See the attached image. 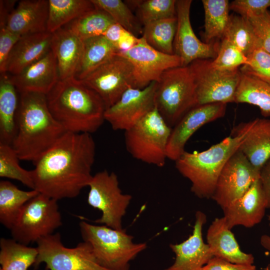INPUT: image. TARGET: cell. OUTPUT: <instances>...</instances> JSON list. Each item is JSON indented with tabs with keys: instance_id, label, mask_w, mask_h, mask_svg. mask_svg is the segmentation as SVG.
Here are the masks:
<instances>
[{
	"instance_id": "obj_1",
	"label": "cell",
	"mask_w": 270,
	"mask_h": 270,
	"mask_svg": "<svg viewBox=\"0 0 270 270\" xmlns=\"http://www.w3.org/2000/svg\"><path fill=\"white\" fill-rule=\"evenodd\" d=\"M96 150L91 134L66 132L34 163V190L58 201L76 197L92 178Z\"/></svg>"
},
{
	"instance_id": "obj_2",
	"label": "cell",
	"mask_w": 270,
	"mask_h": 270,
	"mask_svg": "<svg viewBox=\"0 0 270 270\" xmlns=\"http://www.w3.org/2000/svg\"><path fill=\"white\" fill-rule=\"evenodd\" d=\"M46 96L50 113L66 132L91 134L105 120L102 100L74 76L59 80Z\"/></svg>"
},
{
	"instance_id": "obj_3",
	"label": "cell",
	"mask_w": 270,
	"mask_h": 270,
	"mask_svg": "<svg viewBox=\"0 0 270 270\" xmlns=\"http://www.w3.org/2000/svg\"><path fill=\"white\" fill-rule=\"evenodd\" d=\"M66 132L50 113L46 94L20 93L16 132L11 145L20 160L34 164Z\"/></svg>"
},
{
	"instance_id": "obj_4",
	"label": "cell",
	"mask_w": 270,
	"mask_h": 270,
	"mask_svg": "<svg viewBox=\"0 0 270 270\" xmlns=\"http://www.w3.org/2000/svg\"><path fill=\"white\" fill-rule=\"evenodd\" d=\"M249 122L238 124L230 136L205 150L185 151L176 160L178 172L191 182V191L201 198H211L218 179L230 158L238 150L248 128Z\"/></svg>"
},
{
	"instance_id": "obj_5",
	"label": "cell",
	"mask_w": 270,
	"mask_h": 270,
	"mask_svg": "<svg viewBox=\"0 0 270 270\" xmlns=\"http://www.w3.org/2000/svg\"><path fill=\"white\" fill-rule=\"evenodd\" d=\"M79 226L84 241L90 244L100 264L108 270H129L130 261L147 248L146 243L134 242V237L124 229L84 220Z\"/></svg>"
},
{
	"instance_id": "obj_6",
	"label": "cell",
	"mask_w": 270,
	"mask_h": 270,
	"mask_svg": "<svg viewBox=\"0 0 270 270\" xmlns=\"http://www.w3.org/2000/svg\"><path fill=\"white\" fill-rule=\"evenodd\" d=\"M154 104L172 128L198 106L196 85L188 66L172 68L163 72L156 82Z\"/></svg>"
},
{
	"instance_id": "obj_7",
	"label": "cell",
	"mask_w": 270,
	"mask_h": 270,
	"mask_svg": "<svg viewBox=\"0 0 270 270\" xmlns=\"http://www.w3.org/2000/svg\"><path fill=\"white\" fill-rule=\"evenodd\" d=\"M172 128L155 108L124 131L127 151L135 159L158 167L164 166Z\"/></svg>"
},
{
	"instance_id": "obj_8",
	"label": "cell",
	"mask_w": 270,
	"mask_h": 270,
	"mask_svg": "<svg viewBox=\"0 0 270 270\" xmlns=\"http://www.w3.org/2000/svg\"><path fill=\"white\" fill-rule=\"evenodd\" d=\"M62 225L58 200L40 193L24 204L10 230L12 238L28 246Z\"/></svg>"
},
{
	"instance_id": "obj_9",
	"label": "cell",
	"mask_w": 270,
	"mask_h": 270,
	"mask_svg": "<svg viewBox=\"0 0 270 270\" xmlns=\"http://www.w3.org/2000/svg\"><path fill=\"white\" fill-rule=\"evenodd\" d=\"M36 244V268L43 262L46 270H108L100 264L88 242L68 248L64 246L60 234L56 232L41 238Z\"/></svg>"
},
{
	"instance_id": "obj_10",
	"label": "cell",
	"mask_w": 270,
	"mask_h": 270,
	"mask_svg": "<svg viewBox=\"0 0 270 270\" xmlns=\"http://www.w3.org/2000/svg\"><path fill=\"white\" fill-rule=\"evenodd\" d=\"M90 188L88 203L102 212V216L94 222L116 230H122V218L132 196L122 192L116 174L104 170L94 176Z\"/></svg>"
},
{
	"instance_id": "obj_11",
	"label": "cell",
	"mask_w": 270,
	"mask_h": 270,
	"mask_svg": "<svg viewBox=\"0 0 270 270\" xmlns=\"http://www.w3.org/2000/svg\"><path fill=\"white\" fill-rule=\"evenodd\" d=\"M196 85L198 105L234 102L241 72L214 68L212 60H196L188 66Z\"/></svg>"
},
{
	"instance_id": "obj_12",
	"label": "cell",
	"mask_w": 270,
	"mask_h": 270,
	"mask_svg": "<svg viewBox=\"0 0 270 270\" xmlns=\"http://www.w3.org/2000/svg\"><path fill=\"white\" fill-rule=\"evenodd\" d=\"M134 79L132 64L124 56L117 54L81 80L99 95L107 109L128 89L133 88Z\"/></svg>"
},
{
	"instance_id": "obj_13",
	"label": "cell",
	"mask_w": 270,
	"mask_h": 270,
	"mask_svg": "<svg viewBox=\"0 0 270 270\" xmlns=\"http://www.w3.org/2000/svg\"><path fill=\"white\" fill-rule=\"evenodd\" d=\"M256 168L238 149L223 168L211 198L222 209L241 198L260 178Z\"/></svg>"
},
{
	"instance_id": "obj_14",
	"label": "cell",
	"mask_w": 270,
	"mask_h": 270,
	"mask_svg": "<svg viewBox=\"0 0 270 270\" xmlns=\"http://www.w3.org/2000/svg\"><path fill=\"white\" fill-rule=\"evenodd\" d=\"M118 54L126 58L132 66L133 88L143 89L152 82L158 81L166 70L181 66L180 60L177 56L156 50L142 36L132 48Z\"/></svg>"
},
{
	"instance_id": "obj_15",
	"label": "cell",
	"mask_w": 270,
	"mask_h": 270,
	"mask_svg": "<svg viewBox=\"0 0 270 270\" xmlns=\"http://www.w3.org/2000/svg\"><path fill=\"white\" fill-rule=\"evenodd\" d=\"M156 82L143 89L130 88L112 106L107 108L104 119L114 130L130 128L155 108Z\"/></svg>"
},
{
	"instance_id": "obj_16",
	"label": "cell",
	"mask_w": 270,
	"mask_h": 270,
	"mask_svg": "<svg viewBox=\"0 0 270 270\" xmlns=\"http://www.w3.org/2000/svg\"><path fill=\"white\" fill-rule=\"evenodd\" d=\"M192 3L191 0H178L176 2L177 28L174 50L180 60L181 66H188L196 60L214 59L220 44L206 43L196 36L190 20Z\"/></svg>"
},
{
	"instance_id": "obj_17",
	"label": "cell",
	"mask_w": 270,
	"mask_h": 270,
	"mask_svg": "<svg viewBox=\"0 0 270 270\" xmlns=\"http://www.w3.org/2000/svg\"><path fill=\"white\" fill-rule=\"evenodd\" d=\"M226 104L198 105L186 114L172 128L168 142V158L176 161L185 152V146L192 134L204 125L223 117Z\"/></svg>"
},
{
	"instance_id": "obj_18",
	"label": "cell",
	"mask_w": 270,
	"mask_h": 270,
	"mask_svg": "<svg viewBox=\"0 0 270 270\" xmlns=\"http://www.w3.org/2000/svg\"><path fill=\"white\" fill-rule=\"evenodd\" d=\"M206 222L205 214L197 211L192 234L180 243L170 244L175 260L165 270H200L214 257L202 238V228Z\"/></svg>"
},
{
	"instance_id": "obj_19",
	"label": "cell",
	"mask_w": 270,
	"mask_h": 270,
	"mask_svg": "<svg viewBox=\"0 0 270 270\" xmlns=\"http://www.w3.org/2000/svg\"><path fill=\"white\" fill-rule=\"evenodd\" d=\"M268 208L267 199L258 178L239 199L222 209L230 229L240 226L250 228L260 224Z\"/></svg>"
},
{
	"instance_id": "obj_20",
	"label": "cell",
	"mask_w": 270,
	"mask_h": 270,
	"mask_svg": "<svg viewBox=\"0 0 270 270\" xmlns=\"http://www.w3.org/2000/svg\"><path fill=\"white\" fill-rule=\"evenodd\" d=\"M8 77L19 93L46 95L60 80L56 59L51 50L18 74Z\"/></svg>"
},
{
	"instance_id": "obj_21",
	"label": "cell",
	"mask_w": 270,
	"mask_h": 270,
	"mask_svg": "<svg viewBox=\"0 0 270 270\" xmlns=\"http://www.w3.org/2000/svg\"><path fill=\"white\" fill-rule=\"evenodd\" d=\"M52 40V33L47 31L22 36L0 68V73L18 74L51 50Z\"/></svg>"
},
{
	"instance_id": "obj_22",
	"label": "cell",
	"mask_w": 270,
	"mask_h": 270,
	"mask_svg": "<svg viewBox=\"0 0 270 270\" xmlns=\"http://www.w3.org/2000/svg\"><path fill=\"white\" fill-rule=\"evenodd\" d=\"M225 218H216L206 232V244L214 256L234 264L251 265L254 264L252 254L242 251Z\"/></svg>"
},
{
	"instance_id": "obj_23",
	"label": "cell",
	"mask_w": 270,
	"mask_h": 270,
	"mask_svg": "<svg viewBox=\"0 0 270 270\" xmlns=\"http://www.w3.org/2000/svg\"><path fill=\"white\" fill-rule=\"evenodd\" d=\"M48 0L20 1L9 16L6 28L20 36L47 31Z\"/></svg>"
},
{
	"instance_id": "obj_24",
	"label": "cell",
	"mask_w": 270,
	"mask_h": 270,
	"mask_svg": "<svg viewBox=\"0 0 270 270\" xmlns=\"http://www.w3.org/2000/svg\"><path fill=\"white\" fill-rule=\"evenodd\" d=\"M83 49V40L66 28L52 33L51 50L56 59L60 80L74 76Z\"/></svg>"
},
{
	"instance_id": "obj_25",
	"label": "cell",
	"mask_w": 270,
	"mask_h": 270,
	"mask_svg": "<svg viewBox=\"0 0 270 270\" xmlns=\"http://www.w3.org/2000/svg\"><path fill=\"white\" fill-rule=\"evenodd\" d=\"M248 128L239 150L259 170L270 158V119L257 118Z\"/></svg>"
},
{
	"instance_id": "obj_26",
	"label": "cell",
	"mask_w": 270,
	"mask_h": 270,
	"mask_svg": "<svg viewBox=\"0 0 270 270\" xmlns=\"http://www.w3.org/2000/svg\"><path fill=\"white\" fill-rule=\"evenodd\" d=\"M18 91L6 74L0 80V144L12 145L16 132Z\"/></svg>"
},
{
	"instance_id": "obj_27",
	"label": "cell",
	"mask_w": 270,
	"mask_h": 270,
	"mask_svg": "<svg viewBox=\"0 0 270 270\" xmlns=\"http://www.w3.org/2000/svg\"><path fill=\"white\" fill-rule=\"evenodd\" d=\"M40 192L35 190L26 191L8 180L0 182V222L10 230L24 204Z\"/></svg>"
},
{
	"instance_id": "obj_28",
	"label": "cell",
	"mask_w": 270,
	"mask_h": 270,
	"mask_svg": "<svg viewBox=\"0 0 270 270\" xmlns=\"http://www.w3.org/2000/svg\"><path fill=\"white\" fill-rule=\"evenodd\" d=\"M83 42L82 54L74 76L80 80L119 53L116 46L104 36L90 38Z\"/></svg>"
},
{
	"instance_id": "obj_29",
	"label": "cell",
	"mask_w": 270,
	"mask_h": 270,
	"mask_svg": "<svg viewBox=\"0 0 270 270\" xmlns=\"http://www.w3.org/2000/svg\"><path fill=\"white\" fill-rule=\"evenodd\" d=\"M47 32L53 33L96 8L92 0H48Z\"/></svg>"
},
{
	"instance_id": "obj_30",
	"label": "cell",
	"mask_w": 270,
	"mask_h": 270,
	"mask_svg": "<svg viewBox=\"0 0 270 270\" xmlns=\"http://www.w3.org/2000/svg\"><path fill=\"white\" fill-rule=\"evenodd\" d=\"M204 12L203 38L207 44L224 38L230 15V2L227 0H202Z\"/></svg>"
},
{
	"instance_id": "obj_31",
	"label": "cell",
	"mask_w": 270,
	"mask_h": 270,
	"mask_svg": "<svg viewBox=\"0 0 270 270\" xmlns=\"http://www.w3.org/2000/svg\"><path fill=\"white\" fill-rule=\"evenodd\" d=\"M0 264L2 270H28L38 255L36 247L28 246L14 238L0 240Z\"/></svg>"
},
{
	"instance_id": "obj_32",
	"label": "cell",
	"mask_w": 270,
	"mask_h": 270,
	"mask_svg": "<svg viewBox=\"0 0 270 270\" xmlns=\"http://www.w3.org/2000/svg\"><path fill=\"white\" fill-rule=\"evenodd\" d=\"M234 102L256 106L262 116H270V84L241 73Z\"/></svg>"
},
{
	"instance_id": "obj_33",
	"label": "cell",
	"mask_w": 270,
	"mask_h": 270,
	"mask_svg": "<svg viewBox=\"0 0 270 270\" xmlns=\"http://www.w3.org/2000/svg\"><path fill=\"white\" fill-rule=\"evenodd\" d=\"M114 21L104 10L96 8L76 18L64 27L82 40L104 36Z\"/></svg>"
},
{
	"instance_id": "obj_34",
	"label": "cell",
	"mask_w": 270,
	"mask_h": 270,
	"mask_svg": "<svg viewBox=\"0 0 270 270\" xmlns=\"http://www.w3.org/2000/svg\"><path fill=\"white\" fill-rule=\"evenodd\" d=\"M176 28V16L158 20L144 26L142 37L156 50L174 54V42Z\"/></svg>"
},
{
	"instance_id": "obj_35",
	"label": "cell",
	"mask_w": 270,
	"mask_h": 270,
	"mask_svg": "<svg viewBox=\"0 0 270 270\" xmlns=\"http://www.w3.org/2000/svg\"><path fill=\"white\" fill-rule=\"evenodd\" d=\"M223 38L233 44L246 57L256 48L261 47L248 20L240 15H230Z\"/></svg>"
},
{
	"instance_id": "obj_36",
	"label": "cell",
	"mask_w": 270,
	"mask_h": 270,
	"mask_svg": "<svg viewBox=\"0 0 270 270\" xmlns=\"http://www.w3.org/2000/svg\"><path fill=\"white\" fill-rule=\"evenodd\" d=\"M176 0H126L131 10L135 9L138 18L144 26L176 16Z\"/></svg>"
},
{
	"instance_id": "obj_37",
	"label": "cell",
	"mask_w": 270,
	"mask_h": 270,
	"mask_svg": "<svg viewBox=\"0 0 270 270\" xmlns=\"http://www.w3.org/2000/svg\"><path fill=\"white\" fill-rule=\"evenodd\" d=\"M97 7L106 12L116 23L138 37L142 34L143 28L137 16L124 2L121 0H92Z\"/></svg>"
},
{
	"instance_id": "obj_38",
	"label": "cell",
	"mask_w": 270,
	"mask_h": 270,
	"mask_svg": "<svg viewBox=\"0 0 270 270\" xmlns=\"http://www.w3.org/2000/svg\"><path fill=\"white\" fill-rule=\"evenodd\" d=\"M16 153L10 145L0 144V176L14 180L34 190L32 171L22 168Z\"/></svg>"
},
{
	"instance_id": "obj_39",
	"label": "cell",
	"mask_w": 270,
	"mask_h": 270,
	"mask_svg": "<svg viewBox=\"0 0 270 270\" xmlns=\"http://www.w3.org/2000/svg\"><path fill=\"white\" fill-rule=\"evenodd\" d=\"M247 57L236 46L226 39L220 42L216 57L212 60V66L220 70L233 71L245 64Z\"/></svg>"
},
{
	"instance_id": "obj_40",
	"label": "cell",
	"mask_w": 270,
	"mask_h": 270,
	"mask_svg": "<svg viewBox=\"0 0 270 270\" xmlns=\"http://www.w3.org/2000/svg\"><path fill=\"white\" fill-rule=\"evenodd\" d=\"M242 74L270 84V53L262 47L247 56L246 63L239 68Z\"/></svg>"
},
{
	"instance_id": "obj_41",
	"label": "cell",
	"mask_w": 270,
	"mask_h": 270,
	"mask_svg": "<svg viewBox=\"0 0 270 270\" xmlns=\"http://www.w3.org/2000/svg\"><path fill=\"white\" fill-rule=\"evenodd\" d=\"M261 47L270 53V11L247 18Z\"/></svg>"
},
{
	"instance_id": "obj_42",
	"label": "cell",
	"mask_w": 270,
	"mask_h": 270,
	"mask_svg": "<svg viewBox=\"0 0 270 270\" xmlns=\"http://www.w3.org/2000/svg\"><path fill=\"white\" fill-rule=\"evenodd\" d=\"M269 7L270 0H234L230 4V10L246 18L260 14Z\"/></svg>"
},
{
	"instance_id": "obj_43",
	"label": "cell",
	"mask_w": 270,
	"mask_h": 270,
	"mask_svg": "<svg viewBox=\"0 0 270 270\" xmlns=\"http://www.w3.org/2000/svg\"><path fill=\"white\" fill-rule=\"evenodd\" d=\"M21 36L10 32L6 26L0 28V68L3 66L11 50Z\"/></svg>"
},
{
	"instance_id": "obj_44",
	"label": "cell",
	"mask_w": 270,
	"mask_h": 270,
	"mask_svg": "<svg viewBox=\"0 0 270 270\" xmlns=\"http://www.w3.org/2000/svg\"><path fill=\"white\" fill-rule=\"evenodd\" d=\"M200 270H257L254 264L241 265L214 256Z\"/></svg>"
},
{
	"instance_id": "obj_45",
	"label": "cell",
	"mask_w": 270,
	"mask_h": 270,
	"mask_svg": "<svg viewBox=\"0 0 270 270\" xmlns=\"http://www.w3.org/2000/svg\"><path fill=\"white\" fill-rule=\"evenodd\" d=\"M140 38L124 29L121 36L116 44L119 52L127 51L134 47L138 42Z\"/></svg>"
},
{
	"instance_id": "obj_46",
	"label": "cell",
	"mask_w": 270,
	"mask_h": 270,
	"mask_svg": "<svg viewBox=\"0 0 270 270\" xmlns=\"http://www.w3.org/2000/svg\"><path fill=\"white\" fill-rule=\"evenodd\" d=\"M260 180L267 199L268 208H270V158L261 168Z\"/></svg>"
},
{
	"instance_id": "obj_47",
	"label": "cell",
	"mask_w": 270,
	"mask_h": 270,
	"mask_svg": "<svg viewBox=\"0 0 270 270\" xmlns=\"http://www.w3.org/2000/svg\"><path fill=\"white\" fill-rule=\"evenodd\" d=\"M16 0L0 1V28L6 26L8 18L15 8Z\"/></svg>"
},
{
	"instance_id": "obj_48",
	"label": "cell",
	"mask_w": 270,
	"mask_h": 270,
	"mask_svg": "<svg viewBox=\"0 0 270 270\" xmlns=\"http://www.w3.org/2000/svg\"><path fill=\"white\" fill-rule=\"evenodd\" d=\"M124 29L120 25L114 22L108 28L104 36L116 47Z\"/></svg>"
},
{
	"instance_id": "obj_49",
	"label": "cell",
	"mask_w": 270,
	"mask_h": 270,
	"mask_svg": "<svg viewBox=\"0 0 270 270\" xmlns=\"http://www.w3.org/2000/svg\"><path fill=\"white\" fill-rule=\"evenodd\" d=\"M268 220L270 226V214L268 216ZM260 244L266 250L270 252V236L264 234L260 238Z\"/></svg>"
},
{
	"instance_id": "obj_50",
	"label": "cell",
	"mask_w": 270,
	"mask_h": 270,
	"mask_svg": "<svg viewBox=\"0 0 270 270\" xmlns=\"http://www.w3.org/2000/svg\"><path fill=\"white\" fill-rule=\"evenodd\" d=\"M266 270H270V264L268 265L266 268Z\"/></svg>"
},
{
	"instance_id": "obj_51",
	"label": "cell",
	"mask_w": 270,
	"mask_h": 270,
	"mask_svg": "<svg viewBox=\"0 0 270 270\" xmlns=\"http://www.w3.org/2000/svg\"><path fill=\"white\" fill-rule=\"evenodd\" d=\"M0 270H2L0 268Z\"/></svg>"
}]
</instances>
